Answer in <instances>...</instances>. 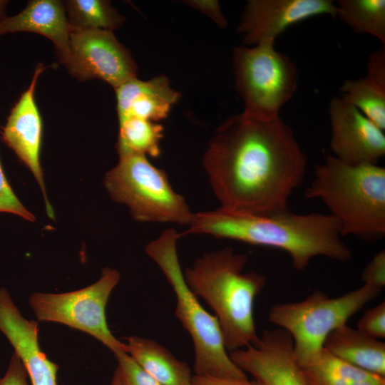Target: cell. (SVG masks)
<instances>
[{
	"label": "cell",
	"instance_id": "1",
	"mask_svg": "<svg viewBox=\"0 0 385 385\" xmlns=\"http://www.w3.org/2000/svg\"><path fill=\"white\" fill-rule=\"evenodd\" d=\"M202 163L220 207L265 214L288 210L307 158L280 116L264 120L242 113L217 128Z\"/></svg>",
	"mask_w": 385,
	"mask_h": 385
},
{
	"label": "cell",
	"instance_id": "2",
	"mask_svg": "<svg viewBox=\"0 0 385 385\" xmlns=\"http://www.w3.org/2000/svg\"><path fill=\"white\" fill-rule=\"evenodd\" d=\"M188 227L184 234L209 235L283 250L299 271L317 257L341 262L351 257L338 222L329 214H296L289 210L261 214L220 207L195 213Z\"/></svg>",
	"mask_w": 385,
	"mask_h": 385
},
{
	"label": "cell",
	"instance_id": "3",
	"mask_svg": "<svg viewBox=\"0 0 385 385\" xmlns=\"http://www.w3.org/2000/svg\"><path fill=\"white\" fill-rule=\"evenodd\" d=\"M247 260V255L225 247L205 253L183 272L192 292L213 310L228 352L254 344L259 337L254 302L266 278L255 271L243 272Z\"/></svg>",
	"mask_w": 385,
	"mask_h": 385
},
{
	"label": "cell",
	"instance_id": "4",
	"mask_svg": "<svg viewBox=\"0 0 385 385\" xmlns=\"http://www.w3.org/2000/svg\"><path fill=\"white\" fill-rule=\"evenodd\" d=\"M308 199L324 202L339 223L342 236L368 240L385 235V168L376 165H350L332 155L314 170L305 190Z\"/></svg>",
	"mask_w": 385,
	"mask_h": 385
},
{
	"label": "cell",
	"instance_id": "5",
	"mask_svg": "<svg viewBox=\"0 0 385 385\" xmlns=\"http://www.w3.org/2000/svg\"><path fill=\"white\" fill-rule=\"evenodd\" d=\"M180 237L175 230L168 229L147 245L145 252L173 289L177 301L175 316L193 342L195 375L247 379V374L233 362L225 346L216 317L205 310L184 279L177 249Z\"/></svg>",
	"mask_w": 385,
	"mask_h": 385
},
{
	"label": "cell",
	"instance_id": "6",
	"mask_svg": "<svg viewBox=\"0 0 385 385\" xmlns=\"http://www.w3.org/2000/svg\"><path fill=\"white\" fill-rule=\"evenodd\" d=\"M381 292L363 284L339 297H330L316 289L303 300L274 304L269 310L268 320L289 334L296 359L304 366L321 352L330 333L346 324Z\"/></svg>",
	"mask_w": 385,
	"mask_h": 385
},
{
	"label": "cell",
	"instance_id": "7",
	"mask_svg": "<svg viewBox=\"0 0 385 385\" xmlns=\"http://www.w3.org/2000/svg\"><path fill=\"white\" fill-rule=\"evenodd\" d=\"M119 157L103 181L113 200L125 204L138 221L190 225L195 213L173 190L163 170L152 165L144 155Z\"/></svg>",
	"mask_w": 385,
	"mask_h": 385
},
{
	"label": "cell",
	"instance_id": "8",
	"mask_svg": "<svg viewBox=\"0 0 385 385\" xmlns=\"http://www.w3.org/2000/svg\"><path fill=\"white\" fill-rule=\"evenodd\" d=\"M232 66L236 90L244 103L242 113L247 116L264 120L279 117L281 108L297 89V66L275 49L274 41L236 47Z\"/></svg>",
	"mask_w": 385,
	"mask_h": 385
},
{
	"label": "cell",
	"instance_id": "9",
	"mask_svg": "<svg viewBox=\"0 0 385 385\" xmlns=\"http://www.w3.org/2000/svg\"><path fill=\"white\" fill-rule=\"evenodd\" d=\"M120 273L105 267L101 278L85 288L65 293L35 292L29 304L40 321L53 322L86 332L103 344L113 354L126 351L127 346L108 328L106 307L119 282Z\"/></svg>",
	"mask_w": 385,
	"mask_h": 385
},
{
	"label": "cell",
	"instance_id": "10",
	"mask_svg": "<svg viewBox=\"0 0 385 385\" xmlns=\"http://www.w3.org/2000/svg\"><path fill=\"white\" fill-rule=\"evenodd\" d=\"M63 64L81 81L98 78L114 88L136 78L137 73L128 51L113 31L103 30L71 29L69 52Z\"/></svg>",
	"mask_w": 385,
	"mask_h": 385
},
{
	"label": "cell",
	"instance_id": "11",
	"mask_svg": "<svg viewBox=\"0 0 385 385\" xmlns=\"http://www.w3.org/2000/svg\"><path fill=\"white\" fill-rule=\"evenodd\" d=\"M233 362L262 385H308L284 330L265 329L257 341L229 353Z\"/></svg>",
	"mask_w": 385,
	"mask_h": 385
},
{
	"label": "cell",
	"instance_id": "12",
	"mask_svg": "<svg viewBox=\"0 0 385 385\" xmlns=\"http://www.w3.org/2000/svg\"><path fill=\"white\" fill-rule=\"evenodd\" d=\"M329 117L333 156L350 165L378 164L385 155L384 130L339 96L330 101Z\"/></svg>",
	"mask_w": 385,
	"mask_h": 385
},
{
	"label": "cell",
	"instance_id": "13",
	"mask_svg": "<svg viewBox=\"0 0 385 385\" xmlns=\"http://www.w3.org/2000/svg\"><path fill=\"white\" fill-rule=\"evenodd\" d=\"M329 15L336 17V4L331 0H250L238 26L246 45L274 41L293 24L307 19Z\"/></svg>",
	"mask_w": 385,
	"mask_h": 385
},
{
	"label": "cell",
	"instance_id": "14",
	"mask_svg": "<svg viewBox=\"0 0 385 385\" xmlns=\"http://www.w3.org/2000/svg\"><path fill=\"white\" fill-rule=\"evenodd\" d=\"M44 68L42 65L36 66L28 89L22 93L11 111L2 136L6 145L34 174L43 191L48 215L54 218L53 209L46 194L43 175L39 160L42 120L34 98L37 80Z\"/></svg>",
	"mask_w": 385,
	"mask_h": 385
},
{
	"label": "cell",
	"instance_id": "15",
	"mask_svg": "<svg viewBox=\"0 0 385 385\" xmlns=\"http://www.w3.org/2000/svg\"><path fill=\"white\" fill-rule=\"evenodd\" d=\"M0 332L24 364L31 385H57L58 366L41 350L37 322L22 315L4 287H0Z\"/></svg>",
	"mask_w": 385,
	"mask_h": 385
},
{
	"label": "cell",
	"instance_id": "16",
	"mask_svg": "<svg viewBox=\"0 0 385 385\" xmlns=\"http://www.w3.org/2000/svg\"><path fill=\"white\" fill-rule=\"evenodd\" d=\"M26 31L50 39L63 63L69 52L71 27L63 3L58 0H32L20 13L0 21V35Z\"/></svg>",
	"mask_w": 385,
	"mask_h": 385
},
{
	"label": "cell",
	"instance_id": "17",
	"mask_svg": "<svg viewBox=\"0 0 385 385\" xmlns=\"http://www.w3.org/2000/svg\"><path fill=\"white\" fill-rule=\"evenodd\" d=\"M115 89L119 122L136 118L157 123L168 115L180 96L163 76L149 81L135 78Z\"/></svg>",
	"mask_w": 385,
	"mask_h": 385
},
{
	"label": "cell",
	"instance_id": "18",
	"mask_svg": "<svg viewBox=\"0 0 385 385\" xmlns=\"http://www.w3.org/2000/svg\"><path fill=\"white\" fill-rule=\"evenodd\" d=\"M323 348L349 364L385 377V343L356 328L339 327L327 337Z\"/></svg>",
	"mask_w": 385,
	"mask_h": 385
},
{
	"label": "cell",
	"instance_id": "19",
	"mask_svg": "<svg viewBox=\"0 0 385 385\" xmlns=\"http://www.w3.org/2000/svg\"><path fill=\"white\" fill-rule=\"evenodd\" d=\"M127 353L163 385H188L191 369L158 342L138 336L125 338Z\"/></svg>",
	"mask_w": 385,
	"mask_h": 385
},
{
	"label": "cell",
	"instance_id": "20",
	"mask_svg": "<svg viewBox=\"0 0 385 385\" xmlns=\"http://www.w3.org/2000/svg\"><path fill=\"white\" fill-rule=\"evenodd\" d=\"M308 385H382V377L349 364L324 348L308 364L300 366Z\"/></svg>",
	"mask_w": 385,
	"mask_h": 385
},
{
	"label": "cell",
	"instance_id": "21",
	"mask_svg": "<svg viewBox=\"0 0 385 385\" xmlns=\"http://www.w3.org/2000/svg\"><path fill=\"white\" fill-rule=\"evenodd\" d=\"M336 17L354 32L371 35L385 46V1L339 0Z\"/></svg>",
	"mask_w": 385,
	"mask_h": 385
},
{
	"label": "cell",
	"instance_id": "22",
	"mask_svg": "<svg viewBox=\"0 0 385 385\" xmlns=\"http://www.w3.org/2000/svg\"><path fill=\"white\" fill-rule=\"evenodd\" d=\"M63 5L71 29L113 31L125 19L108 1L68 0Z\"/></svg>",
	"mask_w": 385,
	"mask_h": 385
},
{
	"label": "cell",
	"instance_id": "23",
	"mask_svg": "<svg viewBox=\"0 0 385 385\" xmlns=\"http://www.w3.org/2000/svg\"><path fill=\"white\" fill-rule=\"evenodd\" d=\"M163 128L150 120L130 118L119 122L117 150L119 155L136 153L160 156Z\"/></svg>",
	"mask_w": 385,
	"mask_h": 385
},
{
	"label": "cell",
	"instance_id": "24",
	"mask_svg": "<svg viewBox=\"0 0 385 385\" xmlns=\"http://www.w3.org/2000/svg\"><path fill=\"white\" fill-rule=\"evenodd\" d=\"M339 91V97L343 101L355 107L384 131L385 89L363 77L346 80Z\"/></svg>",
	"mask_w": 385,
	"mask_h": 385
},
{
	"label": "cell",
	"instance_id": "25",
	"mask_svg": "<svg viewBox=\"0 0 385 385\" xmlns=\"http://www.w3.org/2000/svg\"><path fill=\"white\" fill-rule=\"evenodd\" d=\"M114 355L125 385H163L142 368L126 351H118Z\"/></svg>",
	"mask_w": 385,
	"mask_h": 385
},
{
	"label": "cell",
	"instance_id": "26",
	"mask_svg": "<svg viewBox=\"0 0 385 385\" xmlns=\"http://www.w3.org/2000/svg\"><path fill=\"white\" fill-rule=\"evenodd\" d=\"M356 329L364 334L376 339L385 338V302L367 309L358 320Z\"/></svg>",
	"mask_w": 385,
	"mask_h": 385
},
{
	"label": "cell",
	"instance_id": "27",
	"mask_svg": "<svg viewBox=\"0 0 385 385\" xmlns=\"http://www.w3.org/2000/svg\"><path fill=\"white\" fill-rule=\"evenodd\" d=\"M0 212H9L29 221H35L36 217L19 201L4 175L0 162Z\"/></svg>",
	"mask_w": 385,
	"mask_h": 385
},
{
	"label": "cell",
	"instance_id": "28",
	"mask_svg": "<svg viewBox=\"0 0 385 385\" xmlns=\"http://www.w3.org/2000/svg\"><path fill=\"white\" fill-rule=\"evenodd\" d=\"M361 281L366 284L382 290L385 286V250L376 253L361 273Z\"/></svg>",
	"mask_w": 385,
	"mask_h": 385
},
{
	"label": "cell",
	"instance_id": "29",
	"mask_svg": "<svg viewBox=\"0 0 385 385\" xmlns=\"http://www.w3.org/2000/svg\"><path fill=\"white\" fill-rule=\"evenodd\" d=\"M365 77L380 88L385 89V46L369 55Z\"/></svg>",
	"mask_w": 385,
	"mask_h": 385
},
{
	"label": "cell",
	"instance_id": "30",
	"mask_svg": "<svg viewBox=\"0 0 385 385\" xmlns=\"http://www.w3.org/2000/svg\"><path fill=\"white\" fill-rule=\"evenodd\" d=\"M28 373L19 356L11 355L5 374L0 377V385H30Z\"/></svg>",
	"mask_w": 385,
	"mask_h": 385
},
{
	"label": "cell",
	"instance_id": "31",
	"mask_svg": "<svg viewBox=\"0 0 385 385\" xmlns=\"http://www.w3.org/2000/svg\"><path fill=\"white\" fill-rule=\"evenodd\" d=\"M192 6L208 14L215 22L221 27L227 25V21L222 15L217 1H193Z\"/></svg>",
	"mask_w": 385,
	"mask_h": 385
},
{
	"label": "cell",
	"instance_id": "32",
	"mask_svg": "<svg viewBox=\"0 0 385 385\" xmlns=\"http://www.w3.org/2000/svg\"><path fill=\"white\" fill-rule=\"evenodd\" d=\"M192 381L197 385H262L256 381L247 379L214 378L192 376Z\"/></svg>",
	"mask_w": 385,
	"mask_h": 385
},
{
	"label": "cell",
	"instance_id": "33",
	"mask_svg": "<svg viewBox=\"0 0 385 385\" xmlns=\"http://www.w3.org/2000/svg\"><path fill=\"white\" fill-rule=\"evenodd\" d=\"M111 385H125L121 371L118 366L114 371Z\"/></svg>",
	"mask_w": 385,
	"mask_h": 385
},
{
	"label": "cell",
	"instance_id": "34",
	"mask_svg": "<svg viewBox=\"0 0 385 385\" xmlns=\"http://www.w3.org/2000/svg\"><path fill=\"white\" fill-rule=\"evenodd\" d=\"M7 4V1L0 0V21L6 16L4 12Z\"/></svg>",
	"mask_w": 385,
	"mask_h": 385
},
{
	"label": "cell",
	"instance_id": "35",
	"mask_svg": "<svg viewBox=\"0 0 385 385\" xmlns=\"http://www.w3.org/2000/svg\"><path fill=\"white\" fill-rule=\"evenodd\" d=\"M188 385H197L195 383H193L191 380V381Z\"/></svg>",
	"mask_w": 385,
	"mask_h": 385
},
{
	"label": "cell",
	"instance_id": "36",
	"mask_svg": "<svg viewBox=\"0 0 385 385\" xmlns=\"http://www.w3.org/2000/svg\"><path fill=\"white\" fill-rule=\"evenodd\" d=\"M382 385H385V384H382Z\"/></svg>",
	"mask_w": 385,
	"mask_h": 385
}]
</instances>
